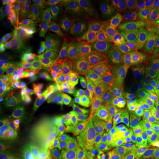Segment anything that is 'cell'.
<instances>
[{"instance_id":"2","label":"cell","mask_w":159,"mask_h":159,"mask_svg":"<svg viewBox=\"0 0 159 159\" xmlns=\"http://www.w3.org/2000/svg\"><path fill=\"white\" fill-rule=\"evenodd\" d=\"M31 89L27 98V122L40 129L56 128L62 125L61 103L46 86L41 73L31 76Z\"/></svg>"},{"instance_id":"14","label":"cell","mask_w":159,"mask_h":159,"mask_svg":"<svg viewBox=\"0 0 159 159\" xmlns=\"http://www.w3.org/2000/svg\"><path fill=\"white\" fill-rule=\"evenodd\" d=\"M1 137L0 150H31L38 145L37 139L30 138L23 133L17 131L7 132Z\"/></svg>"},{"instance_id":"10","label":"cell","mask_w":159,"mask_h":159,"mask_svg":"<svg viewBox=\"0 0 159 159\" xmlns=\"http://www.w3.org/2000/svg\"><path fill=\"white\" fill-rule=\"evenodd\" d=\"M125 57L122 55L114 54L99 60L97 82L99 92L111 93L113 91L122 69Z\"/></svg>"},{"instance_id":"33","label":"cell","mask_w":159,"mask_h":159,"mask_svg":"<svg viewBox=\"0 0 159 159\" xmlns=\"http://www.w3.org/2000/svg\"><path fill=\"white\" fill-rule=\"evenodd\" d=\"M41 1L39 0H25L23 1L24 8L27 11H33L39 5Z\"/></svg>"},{"instance_id":"5","label":"cell","mask_w":159,"mask_h":159,"mask_svg":"<svg viewBox=\"0 0 159 159\" xmlns=\"http://www.w3.org/2000/svg\"><path fill=\"white\" fill-rule=\"evenodd\" d=\"M77 129L75 123H67L55 134L52 145L55 154L80 159L88 151L97 148L93 138Z\"/></svg>"},{"instance_id":"15","label":"cell","mask_w":159,"mask_h":159,"mask_svg":"<svg viewBox=\"0 0 159 159\" xmlns=\"http://www.w3.org/2000/svg\"><path fill=\"white\" fill-rule=\"evenodd\" d=\"M93 140L102 159H134L138 152L112 144L103 136L93 138Z\"/></svg>"},{"instance_id":"26","label":"cell","mask_w":159,"mask_h":159,"mask_svg":"<svg viewBox=\"0 0 159 159\" xmlns=\"http://www.w3.org/2000/svg\"><path fill=\"white\" fill-rule=\"evenodd\" d=\"M11 109L12 115L15 119V122L22 123L27 121V99Z\"/></svg>"},{"instance_id":"7","label":"cell","mask_w":159,"mask_h":159,"mask_svg":"<svg viewBox=\"0 0 159 159\" xmlns=\"http://www.w3.org/2000/svg\"><path fill=\"white\" fill-rule=\"evenodd\" d=\"M77 1H66L62 13L54 17L48 43V57L63 48L70 37L77 12Z\"/></svg>"},{"instance_id":"27","label":"cell","mask_w":159,"mask_h":159,"mask_svg":"<svg viewBox=\"0 0 159 159\" xmlns=\"http://www.w3.org/2000/svg\"><path fill=\"white\" fill-rule=\"evenodd\" d=\"M44 2L49 6L53 13V18L57 17L62 13L66 1L64 0H45Z\"/></svg>"},{"instance_id":"18","label":"cell","mask_w":159,"mask_h":159,"mask_svg":"<svg viewBox=\"0 0 159 159\" xmlns=\"http://www.w3.org/2000/svg\"><path fill=\"white\" fill-rule=\"evenodd\" d=\"M90 67L69 71L65 77V83L71 95H75L80 91L91 80Z\"/></svg>"},{"instance_id":"16","label":"cell","mask_w":159,"mask_h":159,"mask_svg":"<svg viewBox=\"0 0 159 159\" xmlns=\"http://www.w3.org/2000/svg\"><path fill=\"white\" fill-rule=\"evenodd\" d=\"M19 43H22L27 47L31 61L36 72L43 74L47 63L44 59L43 44L38 31L36 30L33 34L29 35L23 42Z\"/></svg>"},{"instance_id":"8","label":"cell","mask_w":159,"mask_h":159,"mask_svg":"<svg viewBox=\"0 0 159 159\" xmlns=\"http://www.w3.org/2000/svg\"><path fill=\"white\" fill-rule=\"evenodd\" d=\"M122 72L123 76L137 82L154 97L159 98V83L152 75L146 59L128 53L125 57Z\"/></svg>"},{"instance_id":"36","label":"cell","mask_w":159,"mask_h":159,"mask_svg":"<svg viewBox=\"0 0 159 159\" xmlns=\"http://www.w3.org/2000/svg\"><path fill=\"white\" fill-rule=\"evenodd\" d=\"M150 10L154 12L157 16H159V1H156V3H154L153 5L151 6Z\"/></svg>"},{"instance_id":"9","label":"cell","mask_w":159,"mask_h":159,"mask_svg":"<svg viewBox=\"0 0 159 159\" xmlns=\"http://www.w3.org/2000/svg\"><path fill=\"white\" fill-rule=\"evenodd\" d=\"M148 130L134 123H119L103 137L114 144L127 150L138 151L145 144Z\"/></svg>"},{"instance_id":"6","label":"cell","mask_w":159,"mask_h":159,"mask_svg":"<svg viewBox=\"0 0 159 159\" xmlns=\"http://www.w3.org/2000/svg\"><path fill=\"white\" fill-rule=\"evenodd\" d=\"M130 41L128 25L123 17L101 27V37L97 55L102 57L110 55L120 54L126 56L130 49Z\"/></svg>"},{"instance_id":"37","label":"cell","mask_w":159,"mask_h":159,"mask_svg":"<svg viewBox=\"0 0 159 159\" xmlns=\"http://www.w3.org/2000/svg\"><path fill=\"white\" fill-rule=\"evenodd\" d=\"M8 108L7 106V103H6L5 95H1V102H0V111H3L5 109Z\"/></svg>"},{"instance_id":"28","label":"cell","mask_w":159,"mask_h":159,"mask_svg":"<svg viewBox=\"0 0 159 159\" xmlns=\"http://www.w3.org/2000/svg\"><path fill=\"white\" fill-rule=\"evenodd\" d=\"M12 88L16 91V93L19 95V97L21 99V100L28 94L29 91L31 89V82L30 80L25 81L17 83L13 85Z\"/></svg>"},{"instance_id":"17","label":"cell","mask_w":159,"mask_h":159,"mask_svg":"<svg viewBox=\"0 0 159 159\" xmlns=\"http://www.w3.org/2000/svg\"><path fill=\"white\" fill-rule=\"evenodd\" d=\"M7 63L10 68L21 69L30 75V77L35 74L30 71L31 67L34 66L31 61L27 47L22 43H19L16 47L10 53Z\"/></svg>"},{"instance_id":"13","label":"cell","mask_w":159,"mask_h":159,"mask_svg":"<svg viewBox=\"0 0 159 159\" xmlns=\"http://www.w3.org/2000/svg\"><path fill=\"white\" fill-rule=\"evenodd\" d=\"M7 31V49L21 36L26 26L30 22L28 11L21 8L3 17Z\"/></svg>"},{"instance_id":"35","label":"cell","mask_w":159,"mask_h":159,"mask_svg":"<svg viewBox=\"0 0 159 159\" xmlns=\"http://www.w3.org/2000/svg\"><path fill=\"white\" fill-rule=\"evenodd\" d=\"M41 159H75V158H67V157L59 156V155L53 154V155H49L47 156H41Z\"/></svg>"},{"instance_id":"4","label":"cell","mask_w":159,"mask_h":159,"mask_svg":"<svg viewBox=\"0 0 159 159\" xmlns=\"http://www.w3.org/2000/svg\"><path fill=\"white\" fill-rule=\"evenodd\" d=\"M101 37V27L94 15L86 7L77 11L71 35L64 47L80 49L89 56H97Z\"/></svg>"},{"instance_id":"24","label":"cell","mask_w":159,"mask_h":159,"mask_svg":"<svg viewBox=\"0 0 159 159\" xmlns=\"http://www.w3.org/2000/svg\"><path fill=\"white\" fill-rule=\"evenodd\" d=\"M15 119L12 115L11 109L7 108L0 113V128L2 133H7L14 126Z\"/></svg>"},{"instance_id":"1","label":"cell","mask_w":159,"mask_h":159,"mask_svg":"<svg viewBox=\"0 0 159 159\" xmlns=\"http://www.w3.org/2000/svg\"><path fill=\"white\" fill-rule=\"evenodd\" d=\"M114 125L134 123L149 130L156 114V97L140 85L119 83L113 96Z\"/></svg>"},{"instance_id":"12","label":"cell","mask_w":159,"mask_h":159,"mask_svg":"<svg viewBox=\"0 0 159 159\" xmlns=\"http://www.w3.org/2000/svg\"><path fill=\"white\" fill-rule=\"evenodd\" d=\"M81 3L96 18L101 27L118 19L116 5L111 0H82Z\"/></svg>"},{"instance_id":"34","label":"cell","mask_w":159,"mask_h":159,"mask_svg":"<svg viewBox=\"0 0 159 159\" xmlns=\"http://www.w3.org/2000/svg\"><path fill=\"white\" fill-rule=\"evenodd\" d=\"M80 159H102V158L96 148L88 151L84 156L81 157Z\"/></svg>"},{"instance_id":"32","label":"cell","mask_w":159,"mask_h":159,"mask_svg":"<svg viewBox=\"0 0 159 159\" xmlns=\"http://www.w3.org/2000/svg\"><path fill=\"white\" fill-rule=\"evenodd\" d=\"M7 49V31H6L5 22L4 18H2L0 21V50L1 53Z\"/></svg>"},{"instance_id":"21","label":"cell","mask_w":159,"mask_h":159,"mask_svg":"<svg viewBox=\"0 0 159 159\" xmlns=\"http://www.w3.org/2000/svg\"><path fill=\"white\" fill-rule=\"evenodd\" d=\"M156 2V0H124L117 2L116 8L118 14L122 16L147 11Z\"/></svg>"},{"instance_id":"39","label":"cell","mask_w":159,"mask_h":159,"mask_svg":"<svg viewBox=\"0 0 159 159\" xmlns=\"http://www.w3.org/2000/svg\"><path fill=\"white\" fill-rule=\"evenodd\" d=\"M36 159H41V156H39V157H38V158H37Z\"/></svg>"},{"instance_id":"23","label":"cell","mask_w":159,"mask_h":159,"mask_svg":"<svg viewBox=\"0 0 159 159\" xmlns=\"http://www.w3.org/2000/svg\"><path fill=\"white\" fill-rule=\"evenodd\" d=\"M147 61L155 78L159 80V39H157L146 49Z\"/></svg>"},{"instance_id":"11","label":"cell","mask_w":159,"mask_h":159,"mask_svg":"<svg viewBox=\"0 0 159 159\" xmlns=\"http://www.w3.org/2000/svg\"><path fill=\"white\" fill-rule=\"evenodd\" d=\"M52 12L44 1H41L39 5L33 11L32 22L35 25L41 38L46 63L48 58V43L52 26Z\"/></svg>"},{"instance_id":"38","label":"cell","mask_w":159,"mask_h":159,"mask_svg":"<svg viewBox=\"0 0 159 159\" xmlns=\"http://www.w3.org/2000/svg\"><path fill=\"white\" fill-rule=\"evenodd\" d=\"M156 159H159V150H156Z\"/></svg>"},{"instance_id":"31","label":"cell","mask_w":159,"mask_h":159,"mask_svg":"<svg viewBox=\"0 0 159 159\" xmlns=\"http://www.w3.org/2000/svg\"><path fill=\"white\" fill-rule=\"evenodd\" d=\"M4 4H5V12L7 15L24 7L23 1L21 0H6L4 2Z\"/></svg>"},{"instance_id":"20","label":"cell","mask_w":159,"mask_h":159,"mask_svg":"<svg viewBox=\"0 0 159 159\" xmlns=\"http://www.w3.org/2000/svg\"><path fill=\"white\" fill-rule=\"evenodd\" d=\"M114 124V105L110 102H104L101 105L100 114L94 129V134L97 136L101 137Z\"/></svg>"},{"instance_id":"25","label":"cell","mask_w":159,"mask_h":159,"mask_svg":"<svg viewBox=\"0 0 159 159\" xmlns=\"http://www.w3.org/2000/svg\"><path fill=\"white\" fill-rule=\"evenodd\" d=\"M38 157L29 151L4 150L0 152V159H36Z\"/></svg>"},{"instance_id":"3","label":"cell","mask_w":159,"mask_h":159,"mask_svg":"<svg viewBox=\"0 0 159 159\" xmlns=\"http://www.w3.org/2000/svg\"><path fill=\"white\" fill-rule=\"evenodd\" d=\"M157 16L150 9L122 16L128 25L130 41L129 54L139 56L158 39L159 27Z\"/></svg>"},{"instance_id":"29","label":"cell","mask_w":159,"mask_h":159,"mask_svg":"<svg viewBox=\"0 0 159 159\" xmlns=\"http://www.w3.org/2000/svg\"><path fill=\"white\" fill-rule=\"evenodd\" d=\"M4 95H5L6 103H7V106L8 108H12L16 105H19L21 100V99L16 93L13 88H11L9 90H7Z\"/></svg>"},{"instance_id":"30","label":"cell","mask_w":159,"mask_h":159,"mask_svg":"<svg viewBox=\"0 0 159 159\" xmlns=\"http://www.w3.org/2000/svg\"><path fill=\"white\" fill-rule=\"evenodd\" d=\"M134 159H156V150L149 148L144 144L138 150Z\"/></svg>"},{"instance_id":"19","label":"cell","mask_w":159,"mask_h":159,"mask_svg":"<svg viewBox=\"0 0 159 159\" xmlns=\"http://www.w3.org/2000/svg\"><path fill=\"white\" fill-rule=\"evenodd\" d=\"M87 56L89 55L76 47H63L49 55L47 63L56 62L63 65H72L79 59Z\"/></svg>"},{"instance_id":"22","label":"cell","mask_w":159,"mask_h":159,"mask_svg":"<svg viewBox=\"0 0 159 159\" xmlns=\"http://www.w3.org/2000/svg\"><path fill=\"white\" fill-rule=\"evenodd\" d=\"M145 144L150 149L159 150V102L148 130Z\"/></svg>"}]
</instances>
